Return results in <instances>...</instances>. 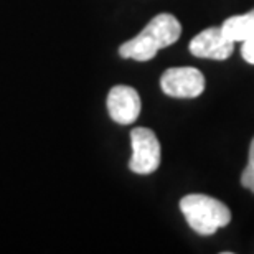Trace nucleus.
Masks as SVG:
<instances>
[{
    "label": "nucleus",
    "mask_w": 254,
    "mask_h": 254,
    "mask_svg": "<svg viewBox=\"0 0 254 254\" xmlns=\"http://www.w3.org/2000/svg\"><path fill=\"white\" fill-rule=\"evenodd\" d=\"M132 157L129 160V169L134 174L149 175L159 169L160 165V142L154 130L147 127H135L130 130Z\"/></svg>",
    "instance_id": "nucleus-3"
},
{
    "label": "nucleus",
    "mask_w": 254,
    "mask_h": 254,
    "mask_svg": "<svg viewBox=\"0 0 254 254\" xmlns=\"http://www.w3.org/2000/svg\"><path fill=\"white\" fill-rule=\"evenodd\" d=\"M180 210L187 223L198 235L210 236L231 221V213L225 203L201 193H191L180 200Z\"/></svg>",
    "instance_id": "nucleus-2"
},
{
    "label": "nucleus",
    "mask_w": 254,
    "mask_h": 254,
    "mask_svg": "<svg viewBox=\"0 0 254 254\" xmlns=\"http://www.w3.org/2000/svg\"><path fill=\"white\" fill-rule=\"evenodd\" d=\"M160 88L167 96L179 99L198 98L205 89V76L191 66L167 69L160 78Z\"/></svg>",
    "instance_id": "nucleus-4"
},
{
    "label": "nucleus",
    "mask_w": 254,
    "mask_h": 254,
    "mask_svg": "<svg viewBox=\"0 0 254 254\" xmlns=\"http://www.w3.org/2000/svg\"><path fill=\"white\" fill-rule=\"evenodd\" d=\"M223 33L233 42H245L254 35V8L245 15H235L226 18L221 25Z\"/></svg>",
    "instance_id": "nucleus-7"
},
{
    "label": "nucleus",
    "mask_w": 254,
    "mask_h": 254,
    "mask_svg": "<svg viewBox=\"0 0 254 254\" xmlns=\"http://www.w3.org/2000/svg\"><path fill=\"white\" fill-rule=\"evenodd\" d=\"M241 184L245 189L254 193V139L250 145V159H248V165L241 175Z\"/></svg>",
    "instance_id": "nucleus-8"
},
{
    "label": "nucleus",
    "mask_w": 254,
    "mask_h": 254,
    "mask_svg": "<svg viewBox=\"0 0 254 254\" xmlns=\"http://www.w3.org/2000/svg\"><path fill=\"white\" fill-rule=\"evenodd\" d=\"M140 96L130 86H114L108 96V111L114 123L134 124L140 114Z\"/></svg>",
    "instance_id": "nucleus-6"
},
{
    "label": "nucleus",
    "mask_w": 254,
    "mask_h": 254,
    "mask_svg": "<svg viewBox=\"0 0 254 254\" xmlns=\"http://www.w3.org/2000/svg\"><path fill=\"white\" fill-rule=\"evenodd\" d=\"M182 35V25L172 13H160L145 25V28L124 45L119 55L134 62H149L159 50L174 45Z\"/></svg>",
    "instance_id": "nucleus-1"
},
{
    "label": "nucleus",
    "mask_w": 254,
    "mask_h": 254,
    "mask_svg": "<svg viewBox=\"0 0 254 254\" xmlns=\"http://www.w3.org/2000/svg\"><path fill=\"white\" fill-rule=\"evenodd\" d=\"M241 57L245 58V62H248L250 64H254V35L251 38H248L243 42Z\"/></svg>",
    "instance_id": "nucleus-9"
},
{
    "label": "nucleus",
    "mask_w": 254,
    "mask_h": 254,
    "mask_svg": "<svg viewBox=\"0 0 254 254\" xmlns=\"http://www.w3.org/2000/svg\"><path fill=\"white\" fill-rule=\"evenodd\" d=\"M235 50V42L223 33L221 27H211L200 32L191 38L190 52L196 58L206 60H223L230 58Z\"/></svg>",
    "instance_id": "nucleus-5"
}]
</instances>
